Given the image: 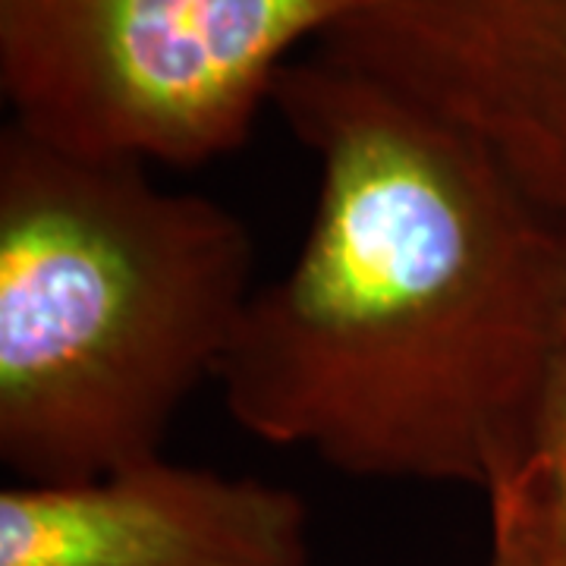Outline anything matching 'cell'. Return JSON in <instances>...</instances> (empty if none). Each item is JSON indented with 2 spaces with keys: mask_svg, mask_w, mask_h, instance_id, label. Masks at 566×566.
I'll use <instances>...</instances> for the list:
<instances>
[{
  "mask_svg": "<svg viewBox=\"0 0 566 566\" xmlns=\"http://www.w3.org/2000/svg\"><path fill=\"white\" fill-rule=\"evenodd\" d=\"M371 0H0V92L63 151L202 167L243 148L293 48Z\"/></svg>",
  "mask_w": 566,
  "mask_h": 566,
  "instance_id": "3957f363",
  "label": "cell"
},
{
  "mask_svg": "<svg viewBox=\"0 0 566 566\" xmlns=\"http://www.w3.org/2000/svg\"><path fill=\"white\" fill-rule=\"evenodd\" d=\"M300 494L151 457L0 494V566H305Z\"/></svg>",
  "mask_w": 566,
  "mask_h": 566,
  "instance_id": "5b68a950",
  "label": "cell"
},
{
  "mask_svg": "<svg viewBox=\"0 0 566 566\" xmlns=\"http://www.w3.org/2000/svg\"><path fill=\"white\" fill-rule=\"evenodd\" d=\"M271 104L318 161V199L223 359L230 419L356 479L491 497L542 416L566 223L463 126L318 54L283 66Z\"/></svg>",
  "mask_w": 566,
  "mask_h": 566,
  "instance_id": "6da1fadb",
  "label": "cell"
},
{
  "mask_svg": "<svg viewBox=\"0 0 566 566\" xmlns=\"http://www.w3.org/2000/svg\"><path fill=\"white\" fill-rule=\"evenodd\" d=\"M488 510L523 516L551 564L566 566V322L526 463L488 497Z\"/></svg>",
  "mask_w": 566,
  "mask_h": 566,
  "instance_id": "8992f818",
  "label": "cell"
},
{
  "mask_svg": "<svg viewBox=\"0 0 566 566\" xmlns=\"http://www.w3.org/2000/svg\"><path fill=\"white\" fill-rule=\"evenodd\" d=\"M252 237L148 167L0 129V463L80 485L161 457L221 375L252 300Z\"/></svg>",
  "mask_w": 566,
  "mask_h": 566,
  "instance_id": "7a4b0ae2",
  "label": "cell"
},
{
  "mask_svg": "<svg viewBox=\"0 0 566 566\" xmlns=\"http://www.w3.org/2000/svg\"><path fill=\"white\" fill-rule=\"evenodd\" d=\"M315 54L463 126L566 223V0H371Z\"/></svg>",
  "mask_w": 566,
  "mask_h": 566,
  "instance_id": "277c9868",
  "label": "cell"
},
{
  "mask_svg": "<svg viewBox=\"0 0 566 566\" xmlns=\"http://www.w3.org/2000/svg\"><path fill=\"white\" fill-rule=\"evenodd\" d=\"M488 566H551V560L528 523L510 513H491Z\"/></svg>",
  "mask_w": 566,
  "mask_h": 566,
  "instance_id": "52a82bcc",
  "label": "cell"
}]
</instances>
